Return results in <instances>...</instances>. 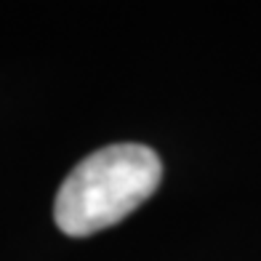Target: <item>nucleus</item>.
I'll return each mask as SVG.
<instances>
[{"label": "nucleus", "mask_w": 261, "mask_h": 261, "mask_svg": "<svg viewBox=\"0 0 261 261\" xmlns=\"http://www.w3.org/2000/svg\"><path fill=\"white\" fill-rule=\"evenodd\" d=\"M163 163L144 144H112L83 158L56 192L54 219L69 237H88L123 221L152 197Z\"/></svg>", "instance_id": "f257e3e1"}]
</instances>
